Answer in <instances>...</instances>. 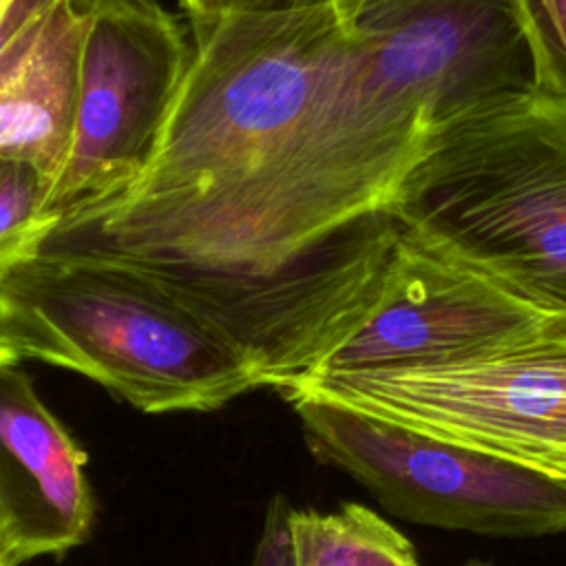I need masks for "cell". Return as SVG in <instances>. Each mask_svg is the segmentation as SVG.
<instances>
[{"instance_id": "obj_1", "label": "cell", "mask_w": 566, "mask_h": 566, "mask_svg": "<svg viewBox=\"0 0 566 566\" xmlns=\"http://www.w3.org/2000/svg\"><path fill=\"white\" fill-rule=\"evenodd\" d=\"M387 214L438 254L566 314V99L528 82L451 115Z\"/></svg>"}, {"instance_id": "obj_2", "label": "cell", "mask_w": 566, "mask_h": 566, "mask_svg": "<svg viewBox=\"0 0 566 566\" xmlns=\"http://www.w3.org/2000/svg\"><path fill=\"white\" fill-rule=\"evenodd\" d=\"M20 358L77 371L139 411H212L261 387L232 343L150 274L82 250L40 248L0 281Z\"/></svg>"}, {"instance_id": "obj_3", "label": "cell", "mask_w": 566, "mask_h": 566, "mask_svg": "<svg viewBox=\"0 0 566 566\" xmlns=\"http://www.w3.org/2000/svg\"><path fill=\"white\" fill-rule=\"evenodd\" d=\"M276 391L312 394L566 478V314L469 358L307 374Z\"/></svg>"}, {"instance_id": "obj_4", "label": "cell", "mask_w": 566, "mask_h": 566, "mask_svg": "<svg viewBox=\"0 0 566 566\" xmlns=\"http://www.w3.org/2000/svg\"><path fill=\"white\" fill-rule=\"evenodd\" d=\"M307 449L394 515L493 537L566 533V478L312 396L283 394Z\"/></svg>"}, {"instance_id": "obj_5", "label": "cell", "mask_w": 566, "mask_h": 566, "mask_svg": "<svg viewBox=\"0 0 566 566\" xmlns=\"http://www.w3.org/2000/svg\"><path fill=\"white\" fill-rule=\"evenodd\" d=\"M190 55L184 24L157 0H86L71 153L44 206L55 223L139 179L177 104Z\"/></svg>"}, {"instance_id": "obj_6", "label": "cell", "mask_w": 566, "mask_h": 566, "mask_svg": "<svg viewBox=\"0 0 566 566\" xmlns=\"http://www.w3.org/2000/svg\"><path fill=\"white\" fill-rule=\"evenodd\" d=\"M548 316L553 314L400 228L363 318L307 374L451 363L504 345Z\"/></svg>"}, {"instance_id": "obj_7", "label": "cell", "mask_w": 566, "mask_h": 566, "mask_svg": "<svg viewBox=\"0 0 566 566\" xmlns=\"http://www.w3.org/2000/svg\"><path fill=\"white\" fill-rule=\"evenodd\" d=\"M86 453L15 363L0 365V564L62 555L86 542L95 502Z\"/></svg>"}, {"instance_id": "obj_8", "label": "cell", "mask_w": 566, "mask_h": 566, "mask_svg": "<svg viewBox=\"0 0 566 566\" xmlns=\"http://www.w3.org/2000/svg\"><path fill=\"white\" fill-rule=\"evenodd\" d=\"M86 0H60L0 57V159L33 166L53 188L73 139Z\"/></svg>"}, {"instance_id": "obj_9", "label": "cell", "mask_w": 566, "mask_h": 566, "mask_svg": "<svg viewBox=\"0 0 566 566\" xmlns=\"http://www.w3.org/2000/svg\"><path fill=\"white\" fill-rule=\"evenodd\" d=\"M292 566H422L411 539L371 509L290 511Z\"/></svg>"}, {"instance_id": "obj_10", "label": "cell", "mask_w": 566, "mask_h": 566, "mask_svg": "<svg viewBox=\"0 0 566 566\" xmlns=\"http://www.w3.org/2000/svg\"><path fill=\"white\" fill-rule=\"evenodd\" d=\"M49 192V181L33 166L0 159V281L35 256L55 230L44 210Z\"/></svg>"}, {"instance_id": "obj_11", "label": "cell", "mask_w": 566, "mask_h": 566, "mask_svg": "<svg viewBox=\"0 0 566 566\" xmlns=\"http://www.w3.org/2000/svg\"><path fill=\"white\" fill-rule=\"evenodd\" d=\"M520 27L531 86L566 99V0H509Z\"/></svg>"}, {"instance_id": "obj_12", "label": "cell", "mask_w": 566, "mask_h": 566, "mask_svg": "<svg viewBox=\"0 0 566 566\" xmlns=\"http://www.w3.org/2000/svg\"><path fill=\"white\" fill-rule=\"evenodd\" d=\"M188 11L192 24L217 22L226 18L239 15H270V13H287L303 11L323 4H332V0H179Z\"/></svg>"}, {"instance_id": "obj_13", "label": "cell", "mask_w": 566, "mask_h": 566, "mask_svg": "<svg viewBox=\"0 0 566 566\" xmlns=\"http://www.w3.org/2000/svg\"><path fill=\"white\" fill-rule=\"evenodd\" d=\"M292 506L283 495H274L268 504L261 537L256 542L250 566H292L290 517Z\"/></svg>"}, {"instance_id": "obj_14", "label": "cell", "mask_w": 566, "mask_h": 566, "mask_svg": "<svg viewBox=\"0 0 566 566\" xmlns=\"http://www.w3.org/2000/svg\"><path fill=\"white\" fill-rule=\"evenodd\" d=\"M18 360H20V354H18V349L13 347L9 334L4 332V327H2V323H0V365H4V363H18Z\"/></svg>"}, {"instance_id": "obj_15", "label": "cell", "mask_w": 566, "mask_h": 566, "mask_svg": "<svg viewBox=\"0 0 566 566\" xmlns=\"http://www.w3.org/2000/svg\"><path fill=\"white\" fill-rule=\"evenodd\" d=\"M332 2H336V4H340V7H347V9H356L363 0H332Z\"/></svg>"}, {"instance_id": "obj_16", "label": "cell", "mask_w": 566, "mask_h": 566, "mask_svg": "<svg viewBox=\"0 0 566 566\" xmlns=\"http://www.w3.org/2000/svg\"><path fill=\"white\" fill-rule=\"evenodd\" d=\"M462 566H491V564H486V562H467Z\"/></svg>"}, {"instance_id": "obj_17", "label": "cell", "mask_w": 566, "mask_h": 566, "mask_svg": "<svg viewBox=\"0 0 566 566\" xmlns=\"http://www.w3.org/2000/svg\"><path fill=\"white\" fill-rule=\"evenodd\" d=\"M0 566H2V564H0Z\"/></svg>"}]
</instances>
